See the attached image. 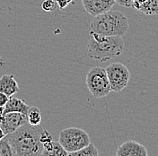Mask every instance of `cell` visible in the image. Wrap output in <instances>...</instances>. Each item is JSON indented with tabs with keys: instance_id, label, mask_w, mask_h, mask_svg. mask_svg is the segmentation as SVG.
Masks as SVG:
<instances>
[{
	"instance_id": "1",
	"label": "cell",
	"mask_w": 158,
	"mask_h": 156,
	"mask_svg": "<svg viewBox=\"0 0 158 156\" xmlns=\"http://www.w3.org/2000/svg\"><path fill=\"white\" fill-rule=\"evenodd\" d=\"M42 130L40 125L32 126L27 123L6 137L16 156H41L43 145L40 137Z\"/></svg>"
},
{
	"instance_id": "2",
	"label": "cell",
	"mask_w": 158,
	"mask_h": 156,
	"mask_svg": "<svg viewBox=\"0 0 158 156\" xmlns=\"http://www.w3.org/2000/svg\"><path fill=\"white\" fill-rule=\"evenodd\" d=\"M91 39L87 42V56L90 59L105 62L119 56L124 49V40L120 36H105L90 32Z\"/></svg>"
},
{
	"instance_id": "3",
	"label": "cell",
	"mask_w": 158,
	"mask_h": 156,
	"mask_svg": "<svg viewBox=\"0 0 158 156\" xmlns=\"http://www.w3.org/2000/svg\"><path fill=\"white\" fill-rule=\"evenodd\" d=\"M128 28L129 21L127 15L110 9L94 16L91 22L92 31L105 36L123 37Z\"/></svg>"
},
{
	"instance_id": "4",
	"label": "cell",
	"mask_w": 158,
	"mask_h": 156,
	"mask_svg": "<svg viewBox=\"0 0 158 156\" xmlns=\"http://www.w3.org/2000/svg\"><path fill=\"white\" fill-rule=\"evenodd\" d=\"M58 142L68 153H72L89 146L91 139L84 129L79 127H68L59 133Z\"/></svg>"
},
{
	"instance_id": "5",
	"label": "cell",
	"mask_w": 158,
	"mask_h": 156,
	"mask_svg": "<svg viewBox=\"0 0 158 156\" xmlns=\"http://www.w3.org/2000/svg\"><path fill=\"white\" fill-rule=\"evenodd\" d=\"M85 84L94 98L105 97L110 92L105 69L101 67H94L89 70L85 77Z\"/></svg>"
},
{
	"instance_id": "6",
	"label": "cell",
	"mask_w": 158,
	"mask_h": 156,
	"mask_svg": "<svg viewBox=\"0 0 158 156\" xmlns=\"http://www.w3.org/2000/svg\"><path fill=\"white\" fill-rule=\"evenodd\" d=\"M110 91L121 92L128 85L130 73L128 68L119 62H114L109 65L105 69Z\"/></svg>"
},
{
	"instance_id": "7",
	"label": "cell",
	"mask_w": 158,
	"mask_h": 156,
	"mask_svg": "<svg viewBox=\"0 0 158 156\" xmlns=\"http://www.w3.org/2000/svg\"><path fill=\"white\" fill-rule=\"evenodd\" d=\"M27 116L18 112H9L4 114L0 119V128L6 136L15 132L17 128L27 124Z\"/></svg>"
},
{
	"instance_id": "8",
	"label": "cell",
	"mask_w": 158,
	"mask_h": 156,
	"mask_svg": "<svg viewBox=\"0 0 158 156\" xmlns=\"http://www.w3.org/2000/svg\"><path fill=\"white\" fill-rule=\"evenodd\" d=\"M116 156H148L146 146L134 140H128L117 149Z\"/></svg>"
},
{
	"instance_id": "9",
	"label": "cell",
	"mask_w": 158,
	"mask_h": 156,
	"mask_svg": "<svg viewBox=\"0 0 158 156\" xmlns=\"http://www.w3.org/2000/svg\"><path fill=\"white\" fill-rule=\"evenodd\" d=\"M29 107L30 106L24 100L18 99L12 95L8 98L7 102L3 107V115L9 112H18L27 116V111Z\"/></svg>"
},
{
	"instance_id": "10",
	"label": "cell",
	"mask_w": 158,
	"mask_h": 156,
	"mask_svg": "<svg viewBox=\"0 0 158 156\" xmlns=\"http://www.w3.org/2000/svg\"><path fill=\"white\" fill-rule=\"evenodd\" d=\"M82 3L85 10L93 16L98 15L112 7L111 5L102 0H82Z\"/></svg>"
},
{
	"instance_id": "11",
	"label": "cell",
	"mask_w": 158,
	"mask_h": 156,
	"mask_svg": "<svg viewBox=\"0 0 158 156\" xmlns=\"http://www.w3.org/2000/svg\"><path fill=\"white\" fill-rule=\"evenodd\" d=\"M19 91V85L13 75H4L0 77V92L10 97Z\"/></svg>"
},
{
	"instance_id": "12",
	"label": "cell",
	"mask_w": 158,
	"mask_h": 156,
	"mask_svg": "<svg viewBox=\"0 0 158 156\" xmlns=\"http://www.w3.org/2000/svg\"><path fill=\"white\" fill-rule=\"evenodd\" d=\"M68 152L60 146L58 141H50L43 144L41 156H68Z\"/></svg>"
},
{
	"instance_id": "13",
	"label": "cell",
	"mask_w": 158,
	"mask_h": 156,
	"mask_svg": "<svg viewBox=\"0 0 158 156\" xmlns=\"http://www.w3.org/2000/svg\"><path fill=\"white\" fill-rule=\"evenodd\" d=\"M138 11L146 15H156L158 14V0H146L140 5Z\"/></svg>"
},
{
	"instance_id": "14",
	"label": "cell",
	"mask_w": 158,
	"mask_h": 156,
	"mask_svg": "<svg viewBox=\"0 0 158 156\" xmlns=\"http://www.w3.org/2000/svg\"><path fill=\"white\" fill-rule=\"evenodd\" d=\"M41 112L39 108L36 106H31L29 107L27 111V121L28 124L32 126H38L41 122Z\"/></svg>"
},
{
	"instance_id": "15",
	"label": "cell",
	"mask_w": 158,
	"mask_h": 156,
	"mask_svg": "<svg viewBox=\"0 0 158 156\" xmlns=\"http://www.w3.org/2000/svg\"><path fill=\"white\" fill-rule=\"evenodd\" d=\"M68 156H100L98 149L94 144H90L87 146L84 147L78 151L69 153Z\"/></svg>"
},
{
	"instance_id": "16",
	"label": "cell",
	"mask_w": 158,
	"mask_h": 156,
	"mask_svg": "<svg viewBox=\"0 0 158 156\" xmlns=\"http://www.w3.org/2000/svg\"><path fill=\"white\" fill-rule=\"evenodd\" d=\"M0 156H16L14 148L6 136L0 140Z\"/></svg>"
},
{
	"instance_id": "17",
	"label": "cell",
	"mask_w": 158,
	"mask_h": 156,
	"mask_svg": "<svg viewBox=\"0 0 158 156\" xmlns=\"http://www.w3.org/2000/svg\"><path fill=\"white\" fill-rule=\"evenodd\" d=\"M57 7V4L54 0H44L41 3V8L45 12H53Z\"/></svg>"
},
{
	"instance_id": "18",
	"label": "cell",
	"mask_w": 158,
	"mask_h": 156,
	"mask_svg": "<svg viewBox=\"0 0 158 156\" xmlns=\"http://www.w3.org/2000/svg\"><path fill=\"white\" fill-rule=\"evenodd\" d=\"M53 138H52V136L49 134V132H48L47 130H42L41 134H40V143L43 145L45 143H49L50 141H52Z\"/></svg>"
},
{
	"instance_id": "19",
	"label": "cell",
	"mask_w": 158,
	"mask_h": 156,
	"mask_svg": "<svg viewBox=\"0 0 158 156\" xmlns=\"http://www.w3.org/2000/svg\"><path fill=\"white\" fill-rule=\"evenodd\" d=\"M71 2L72 0H56V4L60 10L65 9Z\"/></svg>"
},
{
	"instance_id": "20",
	"label": "cell",
	"mask_w": 158,
	"mask_h": 156,
	"mask_svg": "<svg viewBox=\"0 0 158 156\" xmlns=\"http://www.w3.org/2000/svg\"><path fill=\"white\" fill-rule=\"evenodd\" d=\"M120 6L124 7H132V1L131 0H114Z\"/></svg>"
},
{
	"instance_id": "21",
	"label": "cell",
	"mask_w": 158,
	"mask_h": 156,
	"mask_svg": "<svg viewBox=\"0 0 158 156\" xmlns=\"http://www.w3.org/2000/svg\"><path fill=\"white\" fill-rule=\"evenodd\" d=\"M8 96L0 92V107H4L6 105V103L8 101Z\"/></svg>"
},
{
	"instance_id": "22",
	"label": "cell",
	"mask_w": 158,
	"mask_h": 156,
	"mask_svg": "<svg viewBox=\"0 0 158 156\" xmlns=\"http://www.w3.org/2000/svg\"><path fill=\"white\" fill-rule=\"evenodd\" d=\"M132 1V7L134 9L138 10L141 4H143L146 0H131Z\"/></svg>"
},
{
	"instance_id": "23",
	"label": "cell",
	"mask_w": 158,
	"mask_h": 156,
	"mask_svg": "<svg viewBox=\"0 0 158 156\" xmlns=\"http://www.w3.org/2000/svg\"><path fill=\"white\" fill-rule=\"evenodd\" d=\"M103 2H105V3H108L110 5H111L112 6H114V4H115V1L114 0H102Z\"/></svg>"
},
{
	"instance_id": "24",
	"label": "cell",
	"mask_w": 158,
	"mask_h": 156,
	"mask_svg": "<svg viewBox=\"0 0 158 156\" xmlns=\"http://www.w3.org/2000/svg\"><path fill=\"white\" fill-rule=\"evenodd\" d=\"M5 136H6V135L4 134V132H3V131H2V129L0 128V140H1V139H2L3 137H5Z\"/></svg>"
},
{
	"instance_id": "25",
	"label": "cell",
	"mask_w": 158,
	"mask_h": 156,
	"mask_svg": "<svg viewBox=\"0 0 158 156\" xmlns=\"http://www.w3.org/2000/svg\"><path fill=\"white\" fill-rule=\"evenodd\" d=\"M3 116V107H0V119Z\"/></svg>"
}]
</instances>
